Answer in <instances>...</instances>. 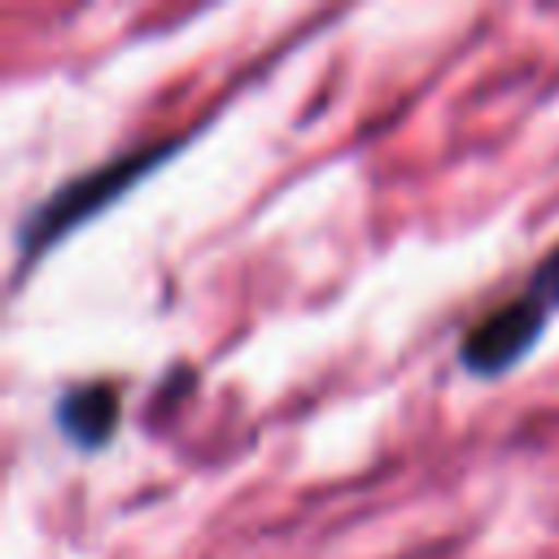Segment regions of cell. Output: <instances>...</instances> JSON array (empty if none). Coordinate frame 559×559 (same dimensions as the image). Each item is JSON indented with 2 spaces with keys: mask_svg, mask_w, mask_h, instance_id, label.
Masks as SVG:
<instances>
[{
  "mask_svg": "<svg viewBox=\"0 0 559 559\" xmlns=\"http://www.w3.org/2000/svg\"><path fill=\"white\" fill-rule=\"evenodd\" d=\"M188 144V135H162L153 144H135L122 148L70 179H61L57 188H48L39 201L26 205V214L13 227V249H17V275L39 262L61 236L79 231L83 223H92L96 214H105L114 201H122L135 183H144L166 157H175Z\"/></svg>",
  "mask_w": 559,
  "mask_h": 559,
  "instance_id": "obj_1",
  "label": "cell"
},
{
  "mask_svg": "<svg viewBox=\"0 0 559 559\" xmlns=\"http://www.w3.org/2000/svg\"><path fill=\"white\" fill-rule=\"evenodd\" d=\"M550 323V310L542 301H533L528 293L485 310L463 336H459V367L476 380H498L507 371H515L533 345L542 341Z\"/></svg>",
  "mask_w": 559,
  "mask_h": 559,
  "instance_id": "obj_2",
  "label": "cell"
},
{
  "mask_svg": "<svg viewBox=\"0 0 559 559\" xmlns=\"http://www.w3.org/2000/svg\"><path fill=\"white\" fill-rule=\"evenodd\" d=\"M118 419H122V389L114 380L66 384L52 397V424H57V432L74 450H83V454L105 450L114 441V432H118Z\"/></svg>",
  "mask_w": 559,
  "mask_h": 559,
  "instance_id": "obj_3",
  "label": "cell"
},
{
  "mask_svg": "<svg viewBox=\"0 0 559 559\" xmlns=\"http://www.w3.org/2000/svg\"><path fill=\"white\" fill-rule=\"evenodd\" d=\"M524 293H528L533 301H542L546 310H559V245L537 258V266L528 271Z\"/></svg>",
  "mask_w": 559,
  "mask_h": 559,
  "instance_id": "obj_4",
  "label": "cell"
}]
</instances>
